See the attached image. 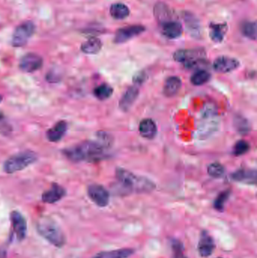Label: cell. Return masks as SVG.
Segmentation results:
<instances>
[{"instance_id": "obj_13", "label": "cell", "mask_w": 257, "mask_h": 258, "mask_svg": "<svg viewBox=\"0 0 257 258\" xmlns=\"http://www.w3.org/2000/svg\"><path fill=\"white\" fill-rule=\"evenodd\" d=\"M66 195V190L62 186L54 183L49 190L42 193V200L45 203L54 204L61 200Z\"/></svg>"}, {"instance_id": "obj_22", "label": "cell", "mask_w": 257, "mask_h": 258, "mask_svg": "<svg viewBox=\"0 0 257 258\" xmlns=\"http://www.w3.org/2000/svg\"><path fill=\"white\" fill-rule=\"evenodd\" d=\"M102 45L101 39L92 37L81 44V50L84 54H96L100 52L102 48Z\"/></svg>"}, {"instance_id": "obj_12", "label": "cell", "mask_w": 257, "mask_h": 258, "mask_svg": "<svg viewBox=\"0 0 257 258\" xmlns=\"http://www.w3.org/2000/svg\"><path fill=\"white\" fill-rule=\"evenodd\" d=\"M215 242L213 237L207 230H203L201 233L198 244V250L202 257H208L212 254L215 249Z\"/></svg>"}, {"instance_id": "obj_7", "label": "cell", "mask_w": 257, "mask_h": 258, "mask_svg": "<svg viewBox=\"0 0 257 258\" xmlns=\"http://www.w3.org/2000/svg\"><path fill=\"white\" fill-rule=\"evenodd\" d=\"M88 195L91 200L101 208L108 205L110 202V193L108 190L100 185V184H92L88 187Z\"/></svg>"}, {"instance_id": "obj_33", "label": "cell", "mask_w": 257, "mask_h": 258, "mask_svg": "<svg viewBox=\"0 0 257 258\" xmlns=\"http://www.w3.org/2000/svg\"><path fill=\"white\" fill-rule=\"evenodd\" d=\"M216 115H217V109L214 104L209 103L205 105L202 111V116L204 119H214Z\"/></svg>"}, {"instance_id": "obj_32", "label": "cell", "mask_w": 257, "mask_h": 258, "mask_svg": "<svg viewBox=\"0 0 257 258\" xmlns=\"http://www.w3.org/2000/svg\"><path fill=\"white\" fill-rule=\"evenodd\" d=\"M250 143L246 140H238L234 146L233 153L236 156L244 155L250 150Z\"/></svg>"}, {"instance_id": "obj_6", "label": "cell", "mask_w": 257, "mask_h": 258, "mask_svg": "<svg viewBox=\"0 0 257 258\" xmlns=\"http://www.w3.org/2000/svg\"><path fill=\"white\" fill-rule=\"evenodd\" d=\"M36 30L34 24L31 21H26L20 24L14 32L12 44L14 47H22L25 45Z\"/></svg>"}, {"instance_id": "obj_9", "label": "cell", "mask_w": 257, "mask_h": 258, "mask_svg": "<svg viewBox=\"0 0 257 258\" xmlns=\"http://www.w3.org/2000/svg\"><path fill=\"white\" fill-rule=\"evenodd\" d=\"M145 27L142 25H130L118 29L114 37L115 43L121 44L128 42L145 31Z\"/></svg>"}, {"instance_id": "obj_23", "label": "cell", "mask_w": 257, "mask_h": 258, "mask_svg": "<svg viewBox=\"0 0 257 258\" xmlns=\"http://www.w3.org/2000/svg\"><path fill=\"white\" fill-rule=\"evenodd\" d=\"M210 36L214 42H221L224 39L228 30L226 24H211Z\"/></svg>"}, {"instance_id": "obj_20", "label": "cell", "mask_w": 257, "mask_h": 258, "mask_svg": "<svg viewBox=\"0 0 257 258\" xmlns=\"http://www.w3.org/2000/svg\"><path fill=\"white\" fill-rule=\"evenodd\" d=\"M139 131L142 137L146 139H153L156 135L157 126L155 122L151 119H144L140 122Z\"/></svg>"}, {"instance_id": "obj_17", "label": "cell", "mask_w": 257, "mask_h": 258, "mask_svg": "<svg viewBox=\"0 0 257 258\" xmlns=\"http://www.w3.org/2000/svg\"><path fill=\"white\" fill-rule=\"evenodd\" d=\"M154 15L159 24L175 20V14L172 9L162 3H158L154 7Z\"/></svg>"}, {"instance_id": "obj_27", "label": "cell", "mask_w": 257, "mask_h": 258, "mask_svg": "<svg viewBox=\"0 0 257 258\" xmlns=\"http://www.w3.org/2000/svg\"><path fill=\"white\" fill-rule=\"evenodd\" d=\"M210 78H211V74L208 71L205 69H199L192 75L190 81L194 85L199 86L208 82Z\"/></svg>"}, {"instance_id": "obj_30", "label": "cell", "mask_w": 257, "mask_h": 258, "mask_svg": "<svg viewBox=\"0 0 257 258\" xmlns=\"http://www.w3.org/2000/svg\"><path fill=\"white\" fill-rule=\"evenodd\" d=\"M230 194L231 192L229 190H225V191L220 193L219 196L216 198L215 200H214V208L217 211H223V209H224L225 204L229 199Z\"/></svg>"}, {"instance_id": "obj_14", "label": "cell", "mask_w": 257, "mask_h": 258, "mask_svg": "<svg viewBox=\"0 0 257 258\" xmlns=\"http://www.w3.org/2000/svg\"><path fill=\"white\" fill-rule=\"evenodd\" d=\"M160 24L161 31L167 39H178L183 33V27L177 19L166 21Z\"/></svg>"}, {"instance_id": "obj_19", "label": "cell", "mask_w": 257, "mask_h": 258, "mask_svg": "<svg viewBox=\"0 0 257 258\" xmlns=\"http://www.w3.org/2000/svg\"><path fill=\"white\" fill-rule=\"evenodd\" d=\"M181 86H182V81L179 77H168L164 82L163 93L167 98H172L179 92Z\"/></svg>"}, {"instance_id": "obj_35", "label": "cell", "mask_w": 257, "mask_h": 258, "mask_svg": "<svg viewBox=\"0 0 257 258\" xmlns=\"http://www.w3.org/2000/svg\"><path fill=\"white\" fill-rule=\"evenodd\" d=\"M146 79V74L144 72H140L134 76V82L136 86L143 84Z\"/></svg>"}, {"instance_id": "obj_29", "label": "cell", "mask_w": 257, "mask_h": 258, "mask_svg": "<svg viewBox=\"0 0 257 258\" xmlns=\"http://www.w3.org/2000/svg\"><path fill=\"white\" fill-rule=\"evenodd\" d=\"M243 35L252 40L256 39V24L253 21H246L241 26Z\"/></svg>"}, {"instance_id": "obj_10", "label": "cell", "mask_w": 257, "mask_h": 258, "mask_svg": "<svg viewBox=\"0 0 257 258\" xmlns=\"http://www.w3.org/2000/svg\"><path fill=\"white\" fill-rule=\"evenodd\" d=\"M43 65V59L39 54L28 53L21 57L19 68L24 72H33L41 69Z\"/></svg>"}, {"instance_id": "obj_26", "label": "cell", "mask_w": 257, "mask_h": 258, "mask_svg": "<svg viewBox=\"0 0 257 258\" xmlns=\"http://www.w3.org/2000/svg\"><path fill=\"white\" fill-rule=\"evenodd\" d=\"M113 89L112 86L106 83L100 84L94 89V95L100 101L108 99L113 95Z\"/></svg>"}, {"instance_id": "obj_21", "label": "cell", "mask_w": 257, "mask_h": 258, "mask_svg": "<svg viewBox=\"0 0 257 258\" xmlns=\"http://www.w3.org/2000/svg\"><path fill=\"white\" fill-rule=\"evenodd\" d=\"M134 252L135 250L133 248L116 249L99 252L92 258H128L134 254Z\"/></svg>"}, {"instance_id": "obj_31", "label": "cell", "mask_w": 257, "mask_h": 258, "mask_svg": "<svg viewBox=\"0 0 257 258\" xmlns=\"http://www.w3.org/2000/svg\"><path fill=\"white\" fill-rule=\"evenodd\" d=\"M208 175L214 178H220L224 175L225 167L219 162H214L210 164L208 167Z\"/></svg>"}, {"instance_id": "obj_11", "label": "cell", "mask_w": 257, "mask_h": 258, "mask_svg": "<svg viewBox=\"0 0 257 258\" xmlns=\"http://www.w3.org/2000/svg\"><path fill=\"white\" fill-rule=\"evenodd\" d=\"M240 66V62L234 57L220 56L214 60V69L221 73H227L235 70Z\"/></svg>"}, {"instance_id": "obj_28", "label": "cell", "mask_w": 257, "mask_h": 258, "mask_svg": "<svg viewBox=\"0 0 257 258\" xmlns=\"http://www.w3.org/2000/svg\"><path fill=\"white\" fill-rule=\"evenodd\" d=\"M170 247L173 258H187L185 253V247L181 240L172 238L170 241Z\"/></svg>"}, {"instance_id": "obj_4", "label": "cell", "mask_w": 257, "mask_h": 258, "mask_svg": "<svg viewBox=\"0 0 257 258\" xmlns=\"http://www.w3.org/2000/svg\"><path fill=\"white\" fill-rule=\"evenodd\" d=\"M38 159V155L33 151L26 150L12 155L5 161L3 169L8 174H13L15 172L24 170L30 164L36 162Z\"/></svg>"}, {"instance_id": "obj_5", "label": "cell", "mask_w": 257, "mask_h": 258, "mask_svg": "<svg viewBox=\"0 0 257 258\" xmlns=\"http://www.w3.org/2000/svg\"><path fill=\"white\" fill-rule=\"evenodd\" d=\"M205 57L206 52L204 48L180 49L174 54V59L177 62L184 63L187 69H192L204 63Z\"/></svg>"}, {"instance_id": "obj_34", "label": "cell", "mask_w": 257, "mask_h": 258, "mask_svg": "<svg viewBox=\"0 0 257 258\" xmlns=\"http://www.w3.org/2000/svg\"><path fill=\"white\" fill-rule=\"evenodd\" d=\"M9 131H12V127L8 123L4 113L0 110V132H9Z\"/></svg>"}, {"instance_id": "obj_36", "label": "cell", "mask_w": 257, "mask_h": 258, "mask_svg": "<svg viewBox=\"0 0 257 258\" xmlns=\"http://www.w3.org/2000/svg\"><path fill=\"white\" fill-rule=\"evenodd\" d=\"M2 100H3V97H2L1 95H0V101H1Z\"/></svg>"}, {"instance_id": "obj_18", "label": "cell", "mask_w": 257, "mask_h": 258, "mask_svg": "<svg viewBox=\"0 0 257 258\" xmlns=\"http://www.w3.org/2000/svg\"><path fill=\"white\" fill-rule=\"evenodd\" d=\"M232 179L237 182L254 184L256 180V171L253 169H239L232 175Z\"/></svg>"}, {"instance_id": "obj_16", "label": "cell", "mask_w": 257, "mask_h": 258, "mask_svg": "<svg viewBox=\"0 0 257 258\" xmlns=\"http://www.w3.org/2000/svg\"><path fill=\"white\" fill-rule=\"evenodd\" d=\"M67 131V122L59 121L46 132V137L50 142H58L63 138Z\"/></svg>"}, {"instance_id": "obj_8", "label": "cell", "mask_w": 257, "mask_h": 258, "mask_svg": "<svg viewBox=\"0 0 257 258\" xmlns=\"http://www.w3.org/2000/svg\"><path fill=\"white\" fill-rule=\"evenodd\" d=\"M10 221L13 233L18 241H21L26 238L27 224L24 216L18 211H13L10 214Z\"/></svg>"}, {"instance_id": "obj_25", "label": "cell", "mask_w": 257, "mask_h": 258, "mask_svg": "<svg viewBox=\"0 0 257 258\" xmlns=\"http://www.w3.org/2000/svg\"><path fill=\"white\" fill-rule=\"evenodd\" d=\"M184 20L190 33L196 36V35L199 36L200 27H199V22L197 18L192 14L186 12L184 14Z\"/></svg>"}, {"instance_id": "obj_2", "label": "cell", "mask_w": 257, "mask_h": 258, "mask_svg": "<svg viewBox=\"0 0 257 258\" xmlns=\"http://www.w3.org/2000/svg\"><path fill=\"white\" fill-rule=\"evenodd\" d=\"M36 229L41 236L56 247H62L66 244V238L60 226L48 217H42L36 223Z\"/></svg>"}, {"instance_id": "obj_3", "label": "cell", "mask_w": 257, "mask_h": 258, "mask_svg": "<svg viewBox=\"0 0 257 258\" xmlns=\"http://www.w3.org/2000/svg\"><path fill=\"white\" fill-rule=\"evenodd\" d=\"M116 175L119 182L129 191L144 193L151 191L155 188L153 183L149 180L136 176L126 169L119 167L116 169Z\"/></svg>"}, {"instance_id": "obj_24", "label": "cell", "mask_w": 257, "mask_h": 258, "mask_svg": "<svg viewBox=\"0 0 257 258\" xmlns=\"http://www.w3.org/2000/svg\"><path fill=\"white\" fill-rule=\"evenodd\" d=\"M110 15L114 19L122 20L128 18L130 15V10L126 5L123 3H114L110 9Z\"/></svg>"}, {"instance_id": "obj_37", "label": "cell", "mask_w": 257, "mask_h": 258, "mask_svg": "<svg viewBox=\"0 0 257 258\" xmlns=\"http://www.w3.org/2000/svg\"><path fill=\"white\" fill-rule=\"evenodd\" d=\"M217 258H223V257H217Z\"/></svg>"}, {"instance_id": "obj_15", "label": "cell", "mask_w": 257, "mask_h": 258, "mask_svg": "<svg viewBox=\"0 0 257 258\" xmlns=\"http://www.w3.org/2000/svg\"><path fill=\"white\" fill-rule=\"evenodd\" d=\"M139 89L137 86H131L125 91L119 101V107L124 112H128L138 98Z\"/></svg>"}, {"instance_id": "obj_1", "label": "cell", "mask_w": 257, "mask_h": 258, "mask_svg": "<svg viewBox=\"0 0 257 258\" xmlns=\"http://www.w3.org/2000/svg\"><path fill=\"white\" fill-rule=\"evenodd\" d=\"M104 152V146L100 142L90 140L81 142L62 151L63 155L73 162L98 159L102 156Z\"/></svg>"}]
</instances>
